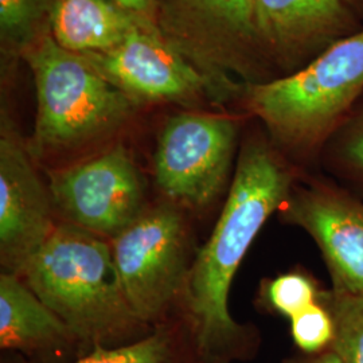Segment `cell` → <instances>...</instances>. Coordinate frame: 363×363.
I'll return each instance as SVG.
<instances>
[{"instance_id":"6da1fadb","label":"cell","mask_w":363,"mask_h":363,"mask_svg":"<svg viewBox=\"0 0 363 363\" xmlns=\"http://www.w3.org/2000/svg\"><path fill=\"white\" fill-rule=\"evenodd\" d=\"M296 182L274 144L250 138L242 145L228 198L214 230L191 262L181 295V315L194 334L205 363L255 357L259 333L229 311L234 276L259 230L280 211Z\"/></svg>"},{"instance_id":"7a4b0ae2","label":"cell","mask_w":363,"mask_h":363,"mask_svg":"<svg viewBox=\"0 0 363 363\" xmlns=\"http://www.w3.org/2000/svg\"><path fill=\"white\" fill-rule=\"evenodd\" d=\"M77 337L82 352L117 347L150 334L130 308L111 242L66 220L19 274Z\"/></svg>"},{"instance_id":"3957f363","label":"cell","mask_w":363,"mask_h":363,"mask_svg":"<svg viewBox=\"0 0 363 363\" xmlns=\"http://www.w3.org/2000/svg\"><path fill=\"white\" fill-rule=\"evenodd\" d=\"M362 94L361 30L334 42L294 74L249 85L245 104L274 143L311 154L325 148Z\"/></svg>"},{"instance_id":"277c9868","label":"cell","mask_w":363,"mask_h":363,"mask_svg":"<svg viewBox=\"0 0 363 363\" xmlns=\"http://www.w3.org/2000/svg\"><path fill=\"white\" fill-rule=\"evenodd\" d=\"M25 55L37 91L31 156L72 152L104 140L132 116L136 101L82 55L62 49L49 33Z\"/></svg>"},{"instance_id":"5b68a950","label":"cell","mask_w":363,"mask_h":363,"mask_svg":"<svg viewBox=\"0 0 363 363\" xmlns=\"http://www.w3.org/2000/svg\"><path fill=\"white\" fill-rule=\"evenodd\" d=\"M189 229L184 210L164 201L111 241L117 272L130 308L151 327L169 319L187 273Z\"/></svg>"},{"instance_id":"8992f818","label":"cell","mask_w":363,"mask_h":363,"mask_svg":"<svg viewBox=\"0 0 363 363\" xmlns=\"http://www.w3.org/2000/svg\"><path fill=\"white\" fill-rule=\"evenodd\" d=\"M163 38L206 78L217 100L238 91L232 77L262 45L253 0H157Z\"/></svg>"},{"instance_id":"52a82bcc","label":"cell","mask_w":363,"mask_h":363,"mask_svg":"<svg viewBox=\"0 0 363 363\" xmlns=\"http://www.w3.org/2000/svg\"><path fill=\"white\" fill-rule=\"evenodd\" d=\"M237 135L232 117L202 112L169 117L154 157L156 186L166 201L191 211L214 205L229 181Z\"/></svg>"},{"instance_id":"ba28073f","label":"cell","mask_w":363,"mask_h":363,"mask_svg":"<svg viewBox=\"0 0 363 363\" xmlns=\"http://www.w3.org/2000/svg\"><path fill=\"white\" fill-rule=\"evenodd\" d=\"M48 187L64 220L111 241L148 208L142 175L121 144L54 169Z\"/></svg>"},{"instance_id":"9c48e42d","label":"cell","mask_w":363,"mask_h":363,"mask_svg":"<svg viewBox=\"0 0 363 363\" xmlns=\"http://www.w3.org/2000/svg\"><path fill=\"white\" fill-rule=\"evenodd\" d=\"M281 220L315 241L331 277V289L363 295V201L334 179L294 184Z\"/></svg>"},{"instance_id":"30bf717a","label":"cell","mask_w":363,"mask_h":363,"mask_svg":"<svg viewBox=\"0 0 363 363\" xmlns=\"http://www.w3.org/2000/svg\"><path fill=\"white\" fill-rule=\"evenodd\" d=\"M52 195L9 120L0 135V259L4 272H23L57 225Z\"/></svg>"},{"instance_id":"8fae6325","label":"cell","mask_w":363,"mask_h":363,"mask_svg":"<svg viewBox=\"0 0 363 363\" xmlns=\"http://www.w3.org/2000/svg\"><path fill=\"white\" fill-rule=\"evenodd\" d=\"M82 57L136 103L191 101L206 91L214 97L208 79L152 23L139 27L112 50Z\"/></svg>"},{"instance_id":"7c38bea8","label":"cell","mask_w":363,"mask_h":363,"mask_svg":"<svg viewBox=\"0 0 363 363\" xmlns=\"http://www.w3.org/2000/svg\"><path fill=\"white\" fill-rule=\"evenodd\" d=\"M0 347L31 363H72L84 355L65 322L11 272L0 276Z\"/></svg>"},{"instance_id":"4fadbf2b","label":"cell","mask_w":363,"mask_h":363,"mask_svg":"<svg viewBox=\"0 0 363 363\" xmlns=\"http://www.w3.org/2000/svg\"><path fill=\"white\" fill-rule=\"evenodd\" d=\"M261 43L283 57H295L345 38L351 26L343 0H253Z\"/></svg>"},{"instance_id":"5bb4252c","label":"cell","mask_w":363,"mask_h":363,"mask_svg":"<svg viewBox=\"0 0 363 363\" xmlns=\"http://www.w3.org/2000/svg\"><path fill=\"white\" fill-rule=\"evenodd\" d=\"M145 23L115 0H54L48 30L62 49L85 55L115 49Z\"/></svg>"},{"instance_id":"9a60e30c","label":"cell","mask_w":363,"mask_h":363,"mask_svg":"<svg viewBox=\"0 0 363 363\" xmlns=\"http://www.w3.org/2000/svg\"><path fill=\"white\" fill-rule=\"evenodd\" d=\"M72 363H205L194 334L181 313L135 342L96 347Z\"/></svg>"},{"instance_id":"2e32d148","label":"cell","mask_w":363,"mask_h":363,"mask_svg":"<svg viewBox=\"0 0 363 363\" xmlns=\"http://www.w3.org/2000/svg\"><path fill=\"white\" fill-rule=\"evenodd\" d=\"M333 179L363 201V101L361 100L325 145Z\"/></svg>"},{"instance_id":"e0dca14e","label":"cell","mask_w":363,"mask_h":363,"mask_svg":"<svg viewBox=\"0 0 363 363\" xmlns=\"http://www.w3.org/2000/svg\"><path fill=\"white\" fill-rule=\"evenodd\" d=\"M319 300L334 319L331 350L342 363H363V295L322 289Z\"/></svg>"},{"instance_id":"ac0fdd59","label":"cell","mask_w":363,"mask_h":363,"mask_svg":"<svg viewBox=\"0 0 363 363\" xmlns=\"http://www.w3.org/2000/svg\"><path fill=\"white\" fill-rule=\"evenodd\" d=\"M54 0H0V38L9 50L25 52L49 25Z\"/></svg>"},{"instance_id":"d6986e66","label":"cell","mask_w":363,"mask_h":363,"mask_svg":"<svg viewBox=\"0 0 363 363\" xmlns=\"http://www.w3.org/2000/svg\"><path fill=\"white\" fill-rule=\"evenodd\" d=\"M322 289L308 273L292 271L262 283L264 306L288 319L319 300Z\"/></svg>"},{"instance_id":"ffe728a7","label":"cell","mask_w":363,"mask_h":363,"mask_svg":"<svg viewBox=\"0 0 363 363\" xmlns=\"http://www.w3.org/2000/svg\"><path fill=\"white\" fill-rule=\"evenodd\" d=\"M289 322L291 337L300 352L318 354L331 349L335 325L331 313L320 300L298 312Z\"/></svg>"},{"instance_id":"44dd1931","label":"cell","mask_w":363,"mask_h":363,"mask_svg":"<svg viewBox=\"0 0 363 363\" xmlns=\"http://www.w3.org/2000/svg\"><path fill=\"white\" fill-rule=\"evenodd\" d=\"M127 11L138 15L144 21L156 25L157 0H115Z\"/></svg>"},{"instance_id":"7402d4cb","label":"cell","mask_w":363,"mask_h":363,"mask_svg":"<svg viewBox=\"0 0 363 363\" xmlns=\"http://www.w3.org/2000/svg\"><path fill=\"white\" fill-rule=\"evenodd\" d=\"M280 363H342L337 358V354L334 351L327 350L318 354H304L300 352L298 355L289 357L283 359Z\"/></svg>"},{"instance_id":"603a6c76","label":"cell","mask_w":363,"mask_h":363,"mask_svg":"<svg viewBox=\"0 0 363 363\" xmlns=\"http://www.w3.org/2000/svg\"><path fill=\"white\" fill-rule=\"evenodd\" d=\"M19 354H16V358L15 359H11V358H3L1 359V363H19Z\"/></svg>"},{"instance_id":"cb8c5ba5","label":"cell","mask_w":363,"mask_h":363,"mask_svg":"<svg viewBox=\"0 0 363 363\" xmlns=\"http://www.w3.org/2000/svg\"><path fill=\"white\" fill-rule=\"evenodd\" d=\"M343 1H346L347 4H350L351 1H358V0H343Z\"/></svg>"}]
</instances>
